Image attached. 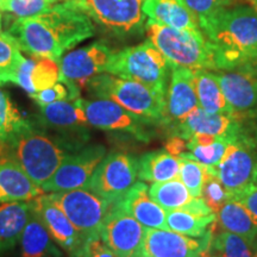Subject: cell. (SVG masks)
<instances>
[{"label":"cell","instance_id":"46","mask_svg":"<svg viewBox=\"0 0 257 257\" xmlns=\"http://www.w3.org/2000/svg\"><path fill=\"white\" fill-rule=\"evenodd\" d=\"M252 118H256L257 119V108L252 111ZM253 140H255V143L257 146V121H256V126H255V136H253Z\"/></svg>","mask_w":257,"mask_h":257},{"label":"cell","instance_id":"48","mask_svg":"<svg viewBox=\"0 0 257 257\" xmlns=\"http://www.w3.org/2000/svg\"><path fill=\"white\" fill-rule=\"evenodd\" d=\"M250 3H251V5L253 6V8L257 9V0H249Z\"/></svg>","mask_w":257,"mask_h":257},{"label":"cell","instance_id":"27","mask_svg":"<svg viewBox=\"0 0 257 257\" xmlns=\"http://www.w3.org/2000/svg\"><path fill=\"white\" fill-rule=\"evenodd\" d=\"M180 159L167 150H155L142 155L138 160L140 181L155 184L179 178Z\"/></svg>","mask_w":257,"mask_h":257},{"label":"cell","instance_id":"28","mask_svg":"<svg viewBox=\"0 0 257 257\" xmlns=\"http://www.w3.org/2000/svg\"><path fill=\"white\" fill-rule=\"evenodd\" d=\"M40 107L42 120L54 128L85 130L89 126L85 113L74 100H60Z\"/></svg>","mask_w":257,"mask_h":257},{"label":"cell","instance_id":"30","mask_svg":"<svg viewBox=\"0 0 257 257\" xmlns=\"http://www.w3.org/2000/svg\"><path fill=\"white\" fill-rule=\"evenodd\" d=\"M216 219L217 217L214 213L210 216H198L181 208L167 211L166 214L168 230L193 237V238H201L202 236H205Z\"/></svg>","mask_w":257,"mask_h":257},{"label":"cell","instance_id":"14","mask_svg":"<svg viewBox=\"0 0 257 257\" xmlns=\"http://www.w3.org/2000/svg\"><path fill=\"white\" fill-rule=\"evenodd\" d=\"M250 112H233L230 114H212L198 107L187 118L168 130L169 136H179L184 140L195 135H210L214 137H230L238 140L249 134L244 126V120ZM168 136V137H169Z\"/></svg>","mask_w":257,"mask_h":257},{"label":"cell","instance_id":"7","mask_svg":"<svg viewBox=\"0 0 257 257\" xmlns=\"http://www.w3.org/2000/svg\"><path fill=\"white\" fill-rule=\"evenodd\" d=\"M68 2L105 31L117 37L131 36L143 32L146 15L143 0H63Z\"/></svg>","mask_w":257,"mask_h":257},{"label":"cell","instance_id":"20","mask_svg":"<svg viewBox=\"0 0 257 257\" xmlns=\"http://www.w3.org/2000/svg\"><path fill=\"white\" fill-rule=\"evenodd\" d=\"M44 194L9 153L0 152V204L32 201Z\"/></svg>","mask_w":257,"mask_h":257},{"label":"cell","instance_id":"15","mask_svg":"<svg viewBox=\"0 0 257 257\" xmlns=\"http://www.w3.org/2000/svg\"><path fill=\"white\" fill-rule=\"evenodd\" d=\"M147 227L124 211L112 207L100 230V238L115 257H140Z\"/></svg>","mask_w":257,"mask_h":257},{"label":"cell","instance_id":"45","mask_svg":"<svg viewBox=\"0 0 257 257\" xmlns=\"http://www.w3.org/2000/svg\"><path fill=\"white\" fill-rule=\"evenodd\" d=\"M210 245H211V244H210ZM198 257H216V256H214V253L211 251L210 246H208V248L202 250V251L200 252V255H199Z\"/></svg>","mask_w":257,"mask_h":257},{"label":"cell","instance_id":"22","mask_svg":"<svg viewBox=\"0 0 257 257\" xmlns=\"http://www.w3.org/2000/svg\"><path fill=\"white\" fill-rule=\"evenodd\" d=\"M143 12L156 23L184 30H201L185 0H143Z\"/></svg>","mask_w":257,"mask_h":257},{"label":"cell","instance_id":"32","mask_svg":"<svg viewBox=\"0 0 257 257\" xmlns=\"http://www.w3.org/2000/svg\"><path fill=\"white\" fill-rule=\"evenodd\" d=\"M31 126L22 115L9 93L0 88V146H6L16 135Z\"/></svg>","mask_w":257,"mask_h":257},{"label":"cell","instance_id":"1","mask_svg":"<svg viewBox=\"0 0 257 257\" xmlns=\"http://www.w3.org/2000/svg\"><path fill=\"white\" fill-rule=\"evenodd\" d=\"M6 32L30 56L60 62L64 51L94 35V25L76 6L60 2L36 17L14 19Z\"/></svg>","mask_w":257,"mask_h":257},{"label":"cell","instance_id":"6","mask_svg":"<svg viewBox=\"0 0 257 257\" xmlns=\"http://www.w3.org/2000/svg\"><path fill=\"white\" fill-rule=\"evenodd\" d=\"M106 73L121 79L135 80L166 96L172 66L149 40L126 48L113 56Z\"/></svg>","mask_w":257,"mask_h":257},{"label":"cell","instance_id":"33","mask_svg":"<svg viewBox=\"0 0 257 257\" xmlns=\"http://www.w3.org/2000/svg\"><path fill=\"white\" fill-rule=\"evenodd\" d=\"M210 249L216 257H257L255 242L227 231L213 233Z\"/></svg>","mask_w":257,"mask_h":257},{"label":"cell","instance_id":"49","mask_svg":"<svg viewBox=\"0 0 257 257\" xmlns=\"http://www.w3.org/2000/svg\"><path fill=\"white\" fill-rule=\"evenodd\" d=\"M255 250H256V255H257V238L255 239Z\"/></svg>","mask_w":257,"mask_h":257},{"label":"cell","instance_id":"36","mask_svg":"<svg viewBox=\"0 0 257 257\" xmlns=\"http://www.w3.org/2000/svg\"><path fill=\"white\" fill-rule=\"evenodd\" d=\"M236 141L237 140L230 137H218L213 143L206 147L187 142L188 152L182 153L179 157H188V159L198 161L201 165L217 167L223 159L225 150L229 147V144Z\"/></svg>","mask_w":257,"mask_h":257},{"label":"cell","instance_id":"23","mask_svg":"<svg viewBox=\"0 0 257 257\" xmlns=\"http://www.w3.org/2000/svg\"><path fill=\"white\" fill-rule=\"evenodd\" d=\"M60 62L31 56L19 67L14 83L31 95L60 82Z\"/></svg>","mask_w":257,"mask_h":257},{"label":"cell","instance_id":"50","mask_svg":"<svg viewBox=\"0 0 257 257\" xmlns=\"http://www.w3.org/2000/svg\"><path fill=\"white\" fill-rule=\"evenodd\" d=\"M83 257H85V256H83Z\"/></svg>","mask_w":257,"mask_h":257},{"label":"cell","instance_id":"18","mask_svg":"<svg viewBox=\"0 0 257 257\" xmlns=\"http://www.w3.org/2000/svg\"><path fill=\"white\" fill-rule=\"evenodd\" d=\"M31 202L32 207L47 226L54 242L59 244L72 257L85 256L87 243L86 239L79 233L63 211L48 198L46 193Z\"/></svg>","mask_w":257,"mask_h":257},{"label":"cell","instance_id":"29","mask_svg":"<svg viewBox=\"0 0 257 257\" xmlns=\"http://www.w3.org/2000/svg\"><path fill=\"white\" fill-rule=\"evenodd\" d=\"M217 219L223 231L239 234L255 242L257 227L246 208L234 199H229L217 212Z\"/></svg>","mask_w":257,"mask_h":257},{"label":"cell","instance_id":"10","mask_svg":"<svg viewBox=\"0 0 257 257\" xmlns=\"http://www.w3.org/2000/svg\"><path fill=\"white\" fill-rule=\"evenodd\" d=\"M113 51L104 42H94L66 54L60 60V82L69 91V100L80 98V92L88 81L99 74L106 73Z\"/></svg>","mask_w":257,"mask_h":257},{"label":"cell","instance_id":"12","mask_svg":"<svg viewBox=\"0 0 257 257\" xmlns=\"http://www.w3.org/2000/svg\"><path fill=\"white\" fill-rule=\"evenodd\" d=\"M74 101L83 111L89 126L130 134L142 142H149L152 138L150 126L155 124L131 113L110 99L79 98Z\"/></svg>","mask_w":257,"mask_h":257},{"label":"cell","instance_id":"8","mask_svg":"<svg viewBox=\"0 0 257 257\" xmlns=\"http://www.w3.org/2000/svg\"><path fill=\"white\" fill-rule=\"evenodd\" d=\"M46 194L63 211L86 242L95 237H100V230L105 218L113 207L110 202L87 188H76Z\"/></svg>","mask_w":257,"mask_h":257},{"label":"cell","instance_id":"24","mask_svg":"<svg viewBox=\"0 0 257 257\" xmlns=\"http://www.w3.org/2000/svg\"><path fill=\"white\" fill-rule=\"evenodd\" d=\"M31 213V201L0 204V255L12 250L21 242L22 233Z\"/></svg>","mask_w":257,"mask_h":257},{"label":"cell","instance_id":"11","mask_svg":"<svg viewBox=\"0 0 257 257\" xmlns=\"http://www.w3.org/2000/svg\"><path fill=\"white\" fill-rule=\"evenodd\" d=\"M138 160L126 153L112 152L96 167L86 188L113 206L136 184Z\"/></svg>","mask_w":257,"mask_h":257},{"label":"cell","instance_id":"13","mask_svg":"<svg viewBox=\"0 0 257 257\" xmlns=\"http://www.w3.org/2000/svg\"><path fill=\"white\" fill-rule=\"evenodd\" d=\"M105 156L106 149L101 144L85 147L76 153L68 154L54 175L42 186V189L44 193H55L86 188Z\"/></svg>","mask_w":257,"mask_h":257},{"label":"cell","instance_id":"34","mask_svg":"<svg viewBox=\"0 0 257 257\" xmlns=\"http://www.w3.org/2000/svg\"><path fill=\"white\" fill-rule=\"evenodd\" d=\"M25 57L18 44L8 32L0 35V86L15 82L19 67Z\"/></svg>","mask_w":257,"mask_h":257},{"label":"cell","instance_id":"51","mask_svg":"<svg viewBox=\"0 0 257 257\" xmlns=\"http://www.w3.org/2000/svg\"><path fill=\"white\" fill-rule=\"evenodd\" d=\"M62 2H63V0H62Z\"/></svg>","mask_w":257,"mask_h":257},{"label":"cell","instance_id":"9","mask_svg":"<svg viewBox=\"0 0 257 257\" xmlns=\"http://www.w3.org/2000/svg\"><path fill=\"white\" fill-rule=\"evenodd\" d=\"M217 172L230 199H236L257 185V146L253 136L245 134L229 144Z\"/></svg>","mask_w":257,"mask_h":257},{"label":"cell","instance_id":"37","mask_svg":"<svg viewBox=\"0 0 257 257\" xmlns=\"http://www.w3.org/2000/svg\"><path fill=\"white\" fill-rule=\"evenodd\" d=\"M62 0H0V12L12 19L31 18L40 16Z\"/></svg>","mask_w":257,"mask_h":257},{"label":"cell","instance_id":"4","mask_svg":"<svg viewBox=\"0 0 257 257\" xmlns=\"http://www.w3.org/2000/svg\"><path fill=\"white\" fill-rule=\"evenodd\" d=\"M86 89L93 98L110 99L131 113L155 125L161 126L165 118L166 96L135 80L102 73L89 80Z\"/></svg>","mask_w":257,"mask_h":257},{"label":"cell","instance_id":"21","mask_svg":"<svg viewBox=\"0 0 257 257\" xmlns=\"http://www.w3.org/2000/svg\"><path fill=\"white\" fill-rule=\"evenodd\" d=\"M114 207L124 211L140 221L147 229H167V211L149 194V187L143 181H136Z\"/></svg>","mask_w":257,"mask_h":257},{"label":"cell","instance_id":"42","mask_svg":"<svg viewBox=\"0 0 257 257\" xmlns=\"http://www.w3.org/2000/svg\"><path fill=\"white\" fill-rule=\"evenodd\" d=\"M85 257H115L113 251L102 242L100 237L89 239L86 243Z\"/></svg>","mask_w":257,"mask_h":257},{"label":"cell","instance_id":"44","mask_svg":"<svg viewBox=\"0 0 257 257\" xmlns=\"http://www.w3.org/2000/svg\"><path fill=\"white\" fill-rule=\"evenodd\" d=\"M166 150L174 156H180L187 152V141L179 136H169L166 142Z\"/></svg>","mask_w":257,"mask_h":257},{"label":"cell","instance_id":"41","mask_svg":"<svg viewBox=\"0 0 257 257\" xmlns=\"http://www.w3.org/2000/svg\"><path fill=\"white\" fill-rule=\"evenodd\" d=\"M234 200L239 201L246 208V211L249 212V214L251 216L253 223H255L257 227V185L246 189L245 192H243Z\"/></svg>","mask_w":257,"mask_h":257},{"label":"cell","instance_id":"26","mask_svg":"<svg viewBox=\"0 0 257 257\" xmlns=\"http://www.w3.org/2000/svg\"><path fill=\"white\" fill-rule=\"evenodd\" d=\"M23 257H60L61 252L54 244V239L42 221L41 217L32 207V213L25 225L21 237Z\"/></svg>","mask_w":257,"mask_h":257},{"label":"cell","instance_id":"16","mask_svg":"<svg viewBox=\"0 0 257 257\" xmlns=\"http://www.w3.org/2000/svg\"><path fill=\"white\" fill-rule=\"evenodd\" d=\"M216 231V221L200 239L167 229H147L140 257H198L208 248Z\"/></svg>","mask_w":257,"mask_h":257},{"label":"cell","instance_id":"5","mask_svg":"<svg viewBox=\"0 0 257 257\" xmlns=\"http://www.w3.org/2000/svg\"><path fill=\"white\" fill-rule=\"evenodd\" d=\"M2 147L8 148L10 155L41 187L54 175L68 155L62 144L32 125Z\"/></svg>","mask_w":257,"mask_h":257},{"label":"cell","instance_id":"39","mask_svg":"<svg viewBox=\"0 0 257 257\" xmlns=\"http://www.w3.org/2000/svg\"><path fill=\"white\" fill-rule=\"evenodd\" d=\"M180 159V172L179 179L191 192L194 198L201 197L202 186H204L205 172L204 167L198 161L188 157H179Z\"/></svg>","mask_w":257,"mask_h":257},{"label":"cell","instance_id":"19","mask_svg":"<svg viewBox=\"0 0 257 257\" xmlns=\"http://www.w3.org/2000/svg\"><path fill=\"white\" fill-rule=\"evenodd\" d=\"M219 85L234 112H250L257 107V64L214 70Z\"/></svg>","mask_w":257,"mask_h":257},{"label":"cell","instance_id":"43","mask_svg":"<svg viewBox=\"0 0 257 257\" xmlns=\"http://www.w3.org/2000/svg\"><path fill=\"white\" fill-rule=\"evenodd\" d=\"M181 210H185L187 212H191V213L198 214V216H210V214L213 213L210 207L207 206L206 202L204 201V199L201 197L199 198H193L191 202H188L186 206H184Z\"/></svg>","mask_w":257,"mask_h":257},{"label":"cell","instance_id":"31","mask_svg":"<svg viewBox=\"0 0 257 257\" xmlns=\"http://www.w3.org/2000/svg\"><path fill=\"white\" fill-rule=\"evenodd\" d=\"M149 194L166 211L180 210L194 198L179 178L155 182L149 187Z\"/></svg>","mask_w":257,"mask_h":257},{"label":"cell","instance_id":"38","mask_svg":"<svg viewBox=\"0 0 257 257\" xmlns=\"http://www.w3.org/2000/svg\"><path fill=\"white\" fill-rule=\"evenodd\" d=\"M202 167H204L205 172V180L204 186H202L201 198L204 199V201L206 202L212 212L217 213L225 202L229 200L230 195L218 178L217 167L205 165H202Z\"/></svg>","mask_w":257,"mask_h":257},{"label":"cell","instance_id":"47","mask_svg":"<svg viewBox=\"0 0 257 257\" xmlns=\"http://www.w3.org/2000/svg\"><path fill=\"white\" fill-rule=\"evenodd\" d=\"M3 34V17H2V12H0V35Z\"/></svg>","mask_w":257,"mask_h":257},{"label":"cell","instance_id":"35","mask_svg":"<svg viewBox=\"0 0 257 257\" xmlns=\"http://www.w3.org/2000/svg\"><path fill=\"white\" fill-rule=\"evenodd\" d=\"M197 18L199 27L206 35L218 17L232 5L234 0H185Z\"/></svg>","mask_w":257,"mask_h":257},{"label":"cell","instance_id":"40","mask_svg":"<svg viewBox=\"0 0 257 257\" xmlns=\"http://www.w3.org/2000/svg\"><path fill=\"white\" fill-rule=\"evenodd\" d=\"M30 96L40 106H46L55 101L69 100V91L64 83L57 82L51 87L42 89V91L31 94Z\"/></svg>","mask_w":257,"mask_h":257},{"label":"cell","instance_id":"25","mask_svg":"<svg viewBox=\"0 0 257 257\" xmlns=\"http://www.w3.org/2000/svg\"><path fill=\"white\" fill-rule=\"evenodd\" d=\"M193 79L199 107L212 114L233 113L221 91L216 73L210 69H193Z\"/></svg>","mask_w":257,"mask_h":257},{"label":"cell","instance_id":"3","mask_svg":"<svg viewBox=\"0 0 257 257\" xmlns=\"http://www.w3.org/2000/svg\"><path fill=\"white\" fill-rule=\"evenodd\" d=\"M148 40L159 49L172 67L216 70L211 44L201 30H184L148 19Z\"/></svg>","mask_w":257,"mask_h":257},{"label":"cell","instance_id":"2","mask_svg":"<svg viewBox=\"0 0 257 257\" xmlns=\"http://www.w3.org/2000/svg\"><path fill=\"white\" fill-rule=\"evenodd\" d=\"M206 38L216 70L257 64V9L240 5L224 11Z\"/></svg>","mask_w":257,"mask_h":257},{"label":"cell","instance_id":"17","mask_svg":"<svg viewBox=\"0 0 257 257\" xmlns=\"http://www.w3.org/2000/svg\"><path fill=\"white\" fill-rule=\"evenodd\" d=\"M199 107L193 69L172 67L166 93V110L161 126L170 130Z\"/></svg>","mask_w":257,"mask_h":257}]
</instances>
